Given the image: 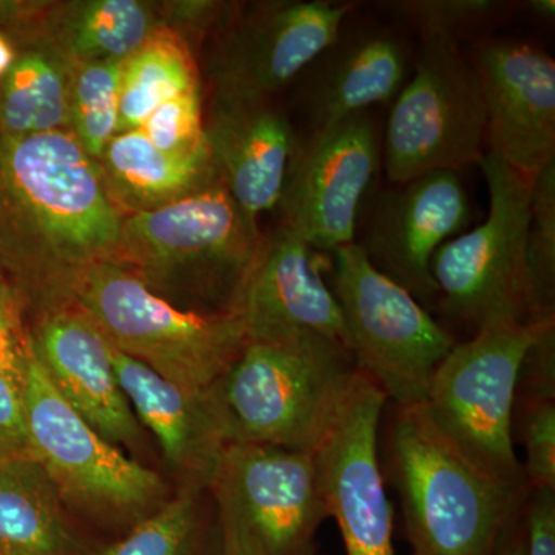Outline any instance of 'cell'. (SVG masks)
<instances>
[{"mask_svg":"<svg viewBox=\"0 0 555 555\" xmlns=\"http://www.w3.org/2000/svg\"><path fill=\"white\" fill-rule=\"evenodd\" d=\"M75 306L109 345L190 392H206L247 345L235 315L181 309L119 262L87 273Z\"/></svg>","mask_w":555,"mask_h":555,"instance_id":"8992f818","label":"cell"},{"mask_svg":"<svg viewBox=\"0 0 555 555\" xmlns=\"http://www.w3.org/2000/svg\"><path fill=\"white\" fill-rule=\"evenodd\" d=\"M390 444L412 555H495L518 489L467 462L420 406L398 408Z\"/></svg>","mask_w":555,"mask_h":555,"instance_id":"277c9868","label":"cell"},{"mask_svg":"<svg viewBox=\"0 0 555 555\" xmlns=\"http://www.w3.org/2000/svg\"><path fill=\"white\" fill-rule=\"evenodd\" d=\"M33 352L57 393L116 447L138 448L144 433L120 389L112 345L76 306L36 320Z\"/></svg>","mask_w":555,"mask_h":555,"instance_id":"ac0fdd59","label":"cell"},{"mask_svg":"<svg viewBox=\"0 0 555 555\" xmlns=\"http://www.w3.org/2000/svg\"><path fill=\"white\" fill-rule=\"evenodd\" d=\"M526 254L537 312L540 317L554 315L555 160L537 173L532 182Z\"/></svg>","mask_w":555,"mask_h":555,"instance_id":"f1b7e54d","label":"cell"},{"mask_svg":"<svg viewBox=\"0 0 555 555\" xmlns=\"http://www.w3.org/2000/svg\"><path fill=\"white\" fill-rule=\"evenodd\" d=\"M141 130L156 149L175 158L193 159L210 155L204 133L199 89L164 102L142 124Z\"/></svg>","mask_w":555,"mask_h":555,"instance_id":"f546056e","label":"cell"},{"mask_svg":"<svg viewBox=\"0 0 555 555\" xmlns=\"http://www.w3.org/2000/svg\"><path fill=\"white\" fill-rule=\"evenodd\" d=\"M98 164L124 217L170 206L219 177L210 155L175 158L156 149L141 129L115 134Z\"/></svg>","mask_w":555,"mask_h":555,"instance_id":"603a6c76","label":"cell"},{"mask_svg":"<svg viewBox=\"0 0 555 555\" xmlns=\"http://www.w3.org/2000/svg\"><path fill=\"white\" fill-rule=\"evenodd\" d=\"M24 317L16 292L0 264V371L20 386L30 347V328Z\"/></svg>","mask_w":555,"mask_h":555,"instance_id":"d6a6232c","label":"cell"},{"mask_svg":"<svg viewBox=\"0 0 555 555\" xmlns=\"http://www.w3.org/2000/svg\"><path fill=\"white\" fill-rule=\"evenodd\" d=\"M14 60H16V49L9 36L0 31V79L7 75Z\"/></svg>","mask_w":555,"mask_h":555,"instance_id":"d590c367","label":"cell"},{"mask_svg":"<svg viewBox=\"0 0 555 555\" xmlns=\"http://www.w3.org/2000/svg\"><path fill=\"white\" fill-rule=\"evenodd\" d=\"M496 158L534 178L555 160V62L520 42H486L474 57Z\"/></svg>","mask_w":555,"mask_h":555,"instance_id":"2e32d148","label":"cell"},{"mask_svg":"<svg viewBox=\"0 0 555 555\" xmlns=\"http://www.w3.org/2000/svg\"><path fill=\"white\" fill-rule=\"evenodd\" d=\"M264 244L257 219L219 175L170 206L124 217L115 262L159 297L179 287L198 297L207 313L233 315Z\"/></svg>","mask_w":555,"mask_h":555,"instance_id":"3957f363","label":"cell"},{"mask_svg":"<svg viewBox=\"0 0 555 555\" xmlns=\"http://www.w3.org/2000/svg\"><path fill=\"white\" fill-rule=\"evenodd\" d=\"M122 221L72 131H0V264L24 315L73 308L87 273L115 261Z\"/></svg>","mask_w":555,"mask_h":555,"instance_id":"6da1fadb","label":"cell"},{"mask_svg":"<svg viewBox=\"0 0 555 555\" xmlns=\"http://www.w3.org/2000/svg\"><path fill=\"white\" fill-rule=\"evenodd\" d=\"M382 145L367 113L298 137L280 204L283 222L318 251L356 243L357 219Z\"/></svg>","mask_w":555,"mask_h":555,"instance_id":"4fadbf2b","label":"cell"},{"mask_svg":"<svg viewBox=\"0 0 555 555\" xmlns=\"http://www.w3.org/2000/svg\"><path fill=\"white\" fill-rule=\"evenodd\" d=\"M16 60L0 79V131L13 137L68 130L75 68L35 43H13Z\"/></svg>","mask_w":555,"mask_h":555,"instance_id":"d4e9b609","label":"cell"},{"mask_svg":"<svg viewBox=\"0 0 555 555\" xmlns=\"http://www.w3.org/2000/svg\"><path fill=\"white\" fill-rule=\"evenodd\" d=\"M112 358L139 425L153 434L184 485L207 489L219 455L228 447L208 390L190 392L113 346Z\"/></svg>","mask_w":555,"mask_h":555,"instance_id":"7402d4cb","label":"cell"},{"mask_svg":"<svg viewBox=\"0 0 555 555\" xmlns=\"http://www.w3.org/2000/svg\"><path fill=\"white\" fill-rule=\"evenodd\" d=\"M334 295L358 372L398 408L422 406L455 346L414 295L379 272L358 243L332 251Z\"/></svg>","mask_w":555,"mask_h":555,"instance_id":"9c48e42d","label":"cell"},{"mask_svg":"<svg viewBox=\"0 0 555 555\" xmlns=\"http://www.w3.org/2000/svg\"><path fill=\"white\" fill-rule=\"evenodd\" d=\"M195 89H199L198 68L189 43L169 25L159 28L124 61L116 134L141 129L164 102Z\"/></svg>","mask_w":555,"mask_h":555,"instance_id":"484cf974","label":"cell"},{"mask_svg":"<svg viewBox=\"0 0 555 555\" xmlns=\"http://www.w3.org/2000/svg\"><path fill=\"white\" fill-rule=\"evenodd\" d=\"M218 555V554H217Z\"/></svg>","mask_w":555,"mask_h":555,"instance_id":"f35d334b","label":"cell"},{"mask_svg":"<svg viewBox=\"0 0 555 555\" xmlns=\"http://www.w3.org/2000/svg\"><path fill=\"white\" fill-rule=\"evenodd\" d=\"M495 555H526L525 537H517V539L511 540Z\"/></svg>","mask_w":555,"mask_h":555,"instance_id":"74e56055","label":"cell"},{"mask_svg":"<svg viewBox=\"0 0 555 555\" xmlns=\"http://www.w3.org/2000/svg\"><path fill=\"white\" fill-rule=\"evenodd\" d=\"M357 374L349 349L334 339L247 343L208 393L228 444L313 452Z\"/></svg>","mask_w":555,"mask_h":555,"instance_id":"7a4b0ae2","label":"cell"},{"mask_svg":"<svg viewBox=\"0 0 555 555\" xmlns=\"http://www.w3.org/2000/svg\"><path fill=\"white\" fill-rule=\"evenodd\" d=\"M387 398L358 372L337 418L312 452L346 555H396L393 511L378 462V426Z\"/></svg>","mask_w":555,"mask_h":555,"instance_id":"5bb4252c","label":"cell"},{"mask_svg":"<svg viewBox=\"0 0 555 555\" xmlns=\"http://www.w3.org/2000/svg\"><path fill=\"white\" fill-rule=\"evenodd\" d=\"M208 153L230 195L257 219L278 207L298 134L270 101L214 102L204 126Z\"/></svg>","mask_w":555,"mask_h":555,"instance_id":"ffe728a7","label":"cell"},{"mask_svg":"<svg viewBox=\"0 0 555 555\" xmlns=\"http://www.w3.org/2000/svg\"><path fill=\"white\" fill-rule=\"evenodd\" d=\"M526 555H555V489H539L529 509Z\"/></svg>","mask_w":555,"mask_h":555,"instance_id":"e575fe53","label":"cell"},{"mask_svg":"<svg viewBox=\"0 0 555 555\" xmlns=\"http://www.w3.org/2000/svg\"><path fill=\"white\" fill-rule=\"evenodd\" d=\"M524 474L535 491L555 489L554 398H534L524 415Z\"/></svg>","mask_w":555,"mask_h":555,"instance_id":"1f68e13d","label":"cell"},{"mask_svg":"<svg viewBox=\"0 0 555 555\" xmlns=\"http://www.w3.org/2000/svg\"><path fill=\"white\" fill-rule=\"evenodd\" d=\"M459 171L437 170L387 189L375 201L363 248L375 269L416 298L436 297L434 255L469 222Z\"/></svg>","mask_w":555,"mask_h":555,"instance_id":"9a60e30c","label":"cell"},{"mask_svg":"<svg viewBox=\"0 0 555 555\" xmlns=\"http://www.w3.org/2000/svg\"><path fill=\"white\" fill-rule=\"evenodd\" d=\"M529 9L534 10L535 14L545 17V20H553L555 14L554 0H532L528 3Z\"/></svg>","mask_w":555,"mask_h":555,"instance_id":"8d00e7d4","label":"cell"},{"mask_svg":"<svg viewBox=\"0 0 555 555\" xmlns=\"http://www.w3.org/2000/svg\"><path fill=\"white\" fill-rule=\"evenodd\" d=\"M554 315L492 321L452 347L437 367L423 414L447 443L486 476L520 489L524 467L513 440V409L526 357Z\"/></svg>","mask_w":555,"mask_h":555,"instance_id":"5b68a950","label":"cell"},{"mask_svg":"<svg viewBox=\"0 0 555 555\" xmlns=\"http://www.w3.org/2000/svg\"><path fill=\"white\" fill-rule=\"evenodd\" d=\"M201 491L182 485L177 495L96 555H201Z\"/></svg>","mask_w":555,"mask_h":555,"instance_id":"83f0119b","label":"cell"},{"mask_svg":"<svg viewBox=\"0 0 555 555\" xmlns=\"http://www.w3.org/2000/svg\"><path fill=\"white\" fill-rule=\"evenodd\" d=\"M0 555H90L36 460H0Z\"/></svg>","mask_w":555,"mask_h":555,"instance_id":"cb8c5ba5","label":"cell"},{"mask_svg":"<svg viewBox=\"0 0 555 555\" xmlns=\"http://www.w3.org/2000/svg\"><path fill=\"white\" fill-rule=\"evenodd\" d=\"M124 61L80 65L73 72L69 127L83 152L98 160L118 129Z\"/></svg>","mask_w":555,"mask_h":555,"instance_id":"4316f807","label":"cell"},{"mask_svg":"<svg viewBox=\"0 0 555 555\" xmlns=\"http://www.w3.org/2000/svg\"><path fill=\"white\" fill-rule=\"evenodd\" d=\"M233 315L247 343L321 337L347 347L345 321L324 283L320 251L284 224L266 238Z\"/></svg>","mask_w":555,"mask_h":555,"instance_id":"e0dca14e","label":"cell"},{"mask_svg":"<svg viewBox=\"0 0 555 555\" xmlns=\"http://www.w3.org/2000/svg\"><path fill=\"white\" fill-rule=\"evenodd\" d=\"M166 21L153 3L139 0L22 2L2 33L13 43H35L73 68L98 62L126 61Z\"/></svg>","mask_w":555,"mask_h":555,"instance_id":"44dd1931","label":"cell"},{"mask_svg":"<svg viewBox=\"0 0 555 555\" xmlns=\"http://www.w3.org/2000/svg\"><path fill=\"white\" fill-rule=\"evenodd\" d=\"M31 459L21 386L0 371V460Z\"/></svg>","mask_w":555,"mask_h":555,"instance_id":"836d02e7","label":"cell"},{"mask_svg":"<svg viewBox=\"0 0 555 555\" xmlns=\"http://www.w3.org/2000/svg\"><path fill=\"white\" fill-rule=\"evenodd\" d=\"M349 13L324 0H273L225 17L207 60L215 100H273L338 38Z\"/></svg>","mask_w":555,"mask_h":555,"instance_id":"7c38bea8","label":"cell"},{"mask_svg":"<svg viewBox=\"0 0 555 555\" xmlns=\"http://www.w3.org/2000/svg\"><path fill=\"white\" fill-rule=\"evenodd\" d=\"M207 489L218 513V555H318L328 517L312 452L230 443Z\"/></svg>","mask_w":555,"mask_h":555,"instance_id":"30bf717a","label":"cell"},{"mask_svg":"<svg viewBox=\"0 0 555 555\" xmlns=\"http://www.w3.org/2000/svg\"><path fill=\"white\" fill-rule=\"evenodd\" d=\"M408 65V46L398 33L385 27L341 30L295 80L309 130L393 100Z\"/></svg>","mask_w":555,"mask_h":555,"instance_id":"d6986e66","label":"cell"},{"mask_svg":"<svg viewBox=\"0 0 555 555\" xmlns=\"http://www.w3.org/2000/svg\"><path fill=\"white\" fill-rule=\"evenodd\" d=\"M486 130L473 62L456 40L422 38L414 75L398 91L387 118L383 155L390 184L480 163Z\"/></svg>","mask_w":555,"mask_h":555,"instance_id":"8fae6325","label":"cell"},{"mask_svg":"<svg viewBox=\"0 0 555 555\" xmlns=\"http://www.w3.org/2000/svg\"><path fill=\"white\" fill-rule=\"evenodd\" d=\"M499 7L489 0H408L392 3V9L414 24L422 38L459 42L467 28L485 21Z\"/></svg>","mask_w":555,"mask_h":555,"instance_id":"4dcf8cb0","label":"cell"},{"mask_svg":"<svg viewBox=\"0 0 555 555\" xmlns=\"http://www.w3.org/2000/svg\"><path fill=\"white\" fill-rule=\"evenodd\" d=\"M21 392L31 459L46 470L64 505L131 528L166 502L163 477L124 454L69 406L31 345Z\"/></svg>","mask_w":555,"mask_h":555,"instance_id":"52a82bcc","label":"cell"},{"mask_svg":"<svg viewBox=\"0 0 555 555\" xmlns=\"http://www.w3.org/2000/svg\"><path fill=\"white\" fill-rule=\"evenodd\" d=\"M478 166L489 192L488 218L434 255L437 295L449 313L476 331L492 321L545 318L537 312L526 254L534 178L511 169L491 152Z\"/></svg>","mask_w":555,"mask_h":555,"instance_id":"ba28073f","label":"cell"}]
</instances>
